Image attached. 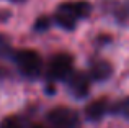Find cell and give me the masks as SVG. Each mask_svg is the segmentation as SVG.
Wrapping results in <instances>:
<instances>
[{"instance_id": "4", "label": "cell", "mask_w": 129, "mask_h": 128, "mask_svg": "<svg viewBox=\"0 0 129 128\" xmlns=\"http://www.w3.org/2000/svg\"><path fill=\"white\" fill-rule=\"evenodd\" d=\"M47 122L51 128H79V115L72 109L56 107V109L49 110Z\"/></svg>"}, {"instance_id": "6", "label": "cell", "mask_w": 129, "mask_h": 128, "mask_svg": "<svg viewBox=\"0 0 129 128\" xmlns=\"http://www.w3.org/2000/svg\"><path fill=\"white\" fill-rule=\"evenodd\" d=\"M106 112H108V103H106V100H103V99L91 102L85 110L88 120H100Z\"/></svg>"}, {"instance_id": "12", "label": "cell", "mask_w": 129, "mask_h": 128, "mask_svg": "<svg viewBox=\"0 0 129 128\" xmlns=\"http://www.w3.org/2000/svg\"><path fill=\"white\" fill-rule=\"evenodd\" d=\"M35 128H46V126H35Z\"/></svg>"}, {"instance_id": "5", "label": "cell", "mask_w": 129, "mask_h": 128, "mask_svg": "<svg viewBox=\"0 0 129 128\" xmlns=\"http://www.w3.org/2000/svg\"><path fill=\"white\" fill-rule=\"evenodd\" d=\"M67 86L69 90L74 94L75 97L82 99V97L88 95V90H90V76L85 72H70L67 77Z\"/></svg>"}, {"instance_id": "9", "label": "cell", "mask_w": 129, "mask_h": 128, "mask_svg": "<svg viewBox=\"0 0 129 128\" xmlns=\"http://www.w3.org/2000/svg\"><path fill=\"white\" fill-rule=\"evenodd\" d=\"M0 128H25V123H23V120L20 118V117L10 115V117H7V118L2 120Z\"/></svg>"}, {"instance_id": "7", "label": "cell", "mask_w": 129, "mask_h": 128, "mask_svg": "<svg viewBox=\"0 0 129 128\" xmlns=\"http://www.w3.org/2000/svg\"><path fill=\"white\" fill-rule=\"evenodd\" d=\"M88 76H90L91 79H95V80H105V79H108V77L111 76V66L108 62H105V61H98V62L91 64L90 74H88Z\"/></svg>"}, {"instance_id": "2", "label": "cell", "mask_w": 129, "mask_h": 128, "mask_svg": "<svg viewBox=\"0 0 129 128\" xmlns=\"http://www.w3.org/2000/svg\"><path fill=\"white\" fill-rule=\"evenodd\" d=\"M13 61H15L18 71L26 77H38L43 69V59L38 51L35 49H18L13 53Z\"/></svg>"}, {"instance_id": "1", "label": "cell", "mask_w": 129, "mask_h": 128, "mask_svg": "<svg viewBox=\"0 0 129 128\" xmlns=\"http://www.w3.org/2000/svg\"><path fill=\"white\" fill-rule=\"evenodd\" d=\"M91 13V3L87 0H69L62 2L56 8L52 22L64 30H74L77 23L85 20Z\"/></svg>"}, {"instance_id": "3", "label": "cell", "mask_w": 129, "mask_h": 128, "mask_svg": "<svg viewBox=\"0 0 129 128\" xmlns=\"http://www.w3.org/2000/svg\"><path fill=\"white\" fill-rule=\"evenodd\" d=\"M74 69V59L69 53L52 56L47 64V77L51 80H66Z\"/></svg>"}, {"instance_id": "10", "label": "cell", "mask_w": 129, "mask_h": 128, "mask_svg": "<svg viewBox=\"0 0 129 128\" xmlns=\"http://www.w3.org/2000/svg\"><path fill=\"white\" fill-rule=\"evenodd\" d=\"M51 23H52L51 18H47V16H41V18H38L36 23H35V31H46V30L51 26Z\"/></svg>"}, {"instance_id": "11", "label": "cell", "mask_w": 129, "mask_h": 128, "mask_svg": "<svg viewBox=\"0 0 129 128\" xmlns=\"http://www.w3.org/2000/svg\"><path fill=\"white\" fill-rule=\"evenodd\" d=\"M8 2H13V3H20V2H25V0H8Z\"/></svg>"}, {"instance_id": "8", "label": "cell", "mask_w": 129, "mask_h": 128, "mask_svg": "<svg viewBox=\"0 0 129 128\" xmlns=\"http://www.w3.org/2000/svg\"><path fill=\"white\" fill-rule=\"evenodd\" d=\"M13 48L12 43L7 36L0 35V58H13Z\"/></svg>"}]
</instances>
